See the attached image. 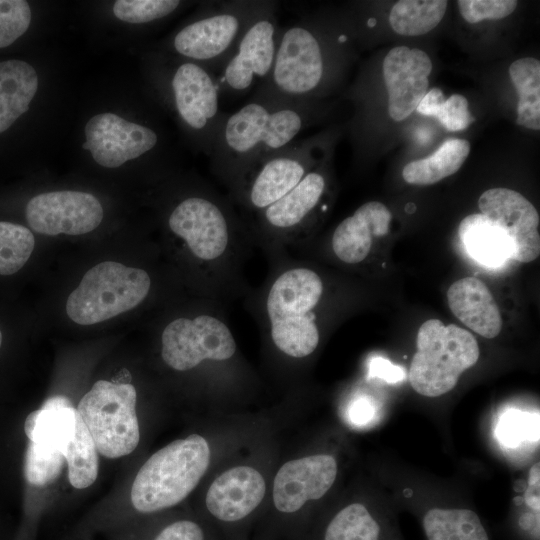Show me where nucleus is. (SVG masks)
Instances as JSON below:
<instances>
[{
	"instance_id": "f257e3e1",
	"label": "nucleus",
	"mask_w": 540,
	"mask_h": 540,
	"mask_svg": "<svg viewBox=\"0 0 540 540\" xmlns=\"http://www.w3.org/2000/svg\"><path fill=\"white\" fill-rule=\"evenodd\" d=\"M166 222L193 264L202 298L226 304L249 293L244 265L255 243L227 195L202 183L171 208Z\"/></svg>"
},
{
	"instance_id": "f03ea898",
	"label": "nucleus",
	"mask_w": 540,
	"mask_h": 540,
	"mask_svg": "<svg viewBox=\"0 0 540 540\" xmlns=\"http://www.w3.org/2000/svg\"><path fill=\"white\" fill-rule=\"evenodd\" d=\"M265 253L269 271L263 284L245 296L247 308L277 353L292 360L305 359L320 343L325 281L289 251Z\"/></svg>"
},
{
	"instance_id": "7ed1b4c3",
	"label": "nucleus",
	"mask_w": 540,
	"mask_h": 540,
	"mask_svg": "<svg viewBox=\"0 0 540 540\" xmlns=\"http://www.w3.org/2000/svg\"><path fill=\"white\" fill-rule=\"evenodd\" d=\"M313 100L252 94L219 126L210 156L212 173L230 194L269 155L292 142L313 122Z\"/></svg>"
},
{
	"instance_id": "20e7f679",
	"label": "nucleus",
	"mask_w": 540,
	"mask_h": 540,
	"mask_svg": "<svg viewBox=\"0 0 540 540\" xmlns=\"http://www.w3.org/2000/svg\"><path fill=\"white\" fill-rule=\"evenodd\" d=\"M211 459L199 434L177 439L159 449L139 469L131 488L133 507L153 513L182 502L198 485Z\"/></svg>"
},
{
	"instance_id": "39448f33",
	"label": "nucleus",
	"mask_w": 540,
	"mask_h": 540,
	"mask_svg": "<svg viewBox=\"0 0 540 540\" xmlns=\"http://www.w3.org/2000/svg\"><path fill=\"white\" fill-rule=\"evenodd\" d=\"M225 305L204 298L194 314L168 322L160 337L163 362L177 372L192 371L206 364L233 363L238 346L227 321Z\"/></svg>"
},
{
	"instance_id": "423d86ee",
	"label": "nucleus",
	"mask_w": 540,
	"mask_h": 540,
	"mask_svg": "<svg viewBox=\"0 0 540 540\" xmlns=\"http://www.w3.org/2000/svg\"><path fill=\"white\" fill-rule=\"evenodd\" d=\"M417 351L408 379L413 389L426 397L452 390L460 375L476 364L479 347L469 331L439 319L424 322L417 333Z\"/></svg>"
},
{
	"instance_id": "0eeeda50",
	"label": "nucleus",
	"mask_w": 540,
	"mask_h": 540,
	"mask_svg": "<svg viewBox=\"0 0 540 540\" xmlns=\"http://www.w3.org/2000/svg\"><path fill=\"white\" fill-rule=\"evenodd\" d=\"M268 0L212 1L202 15L181 28L172 48L214 75L234 52L241 36Z\"/></svg>"
},
{
	"instance_id": "6e6552de",
	"label": "nucleus",
	"mask_w": 540,
	"mask_h": 540,
	"mask_svg": "<svg viewBox=\"0 0 540 540\" xmlns=\"http://www.w3.org/2000/svg\"><path fill=\"white\" fill-rule=\"evenodd\" d=\"M151 286V276L144 269L101 262L85 273L69 295L66 312L80 325L100 323L140 305Z\"/></svg>"
},
{
	"instance_id": "1a4fd4ad",
	"label": "nucleus",
	"mask_w": 540,
	"mask_h": 540,
	"mask_svg": "<svg viewBox=\"0 0 540 540\" xmlns=\"http://www.w3.org/2000/svg\"><path fill=\"white\" fill-rule=\"evenodd\" d=\"M328 190L324 171L313 168L291 191L272 205L245 219L255 245L289 251L303 242L319 213Z\"/></svg>"
},
{
	"instance_id": "9d476101",
	"label": "nucleus",
	"mask_w": 540,
	"mask_h": 540,
	"mask_svg": "<svg viewBox=\"0 0 540 540\" xmlns=\"http://www.w3.org/2000/svg\"><path fill=\"white\" fill-rule=\"evenodd\" d=\"M136 400L132 384L99 380L78 403L76 410L104 457L120 458L138 446Z\"/></svg>"
},
{
	"instance_id": "9b49d317",
	"label": "nucleus",
	"mask_w": 540,
	"mask_h": 540,
	"mask_svg": "<svg viewBox=\"0 0 540 540\" xmlns=\"http://www.w3.org/2000/svg\"><path fill=\"white\" fill-rule=\"evenodd\" d=\"M320 141L296 140L255 166L227 197L243 219L272 205L291 191L315 166Z\"/></svg>"
},
{
	"instance_id": "f8f14e48",
	"label": "nucleus",
	"mask_w": 540,
	"mask_h": 540,
	"mask_svg": "<svg viewBox=\"0 0 540 540\" xmlns=\"http://www.w3.org/2000/svg\"><path fill=\"white\" fill-rule=\"evenodd\" d=\"M280 28L278 3L268 0L266 7L244 31L234 52L215 74L220 95L243 96L270 76Z\"/></svg>"
},
{
	"instance_id": "ddd939ff",
	"label": "nucleus",
	"mask_w": 540,
	"mask_h": 540,
	"mask_svg": "<svg viewBox=\"0 0 540 540\" xmlns=\"http://www.w3.org/2000/svg\"><path fill=\"white\" fill-rule=\"evenodd\" d=\"M169 87L178 118L210 157L225 116L215 75L200 64L184 60L172 70Z\"/></svg>"
},
{
	"instance_id": "4468645a",
	"label": "nucleus",
	"mask_w": 540,
	"mask_h": 540,
	"mask_svg": "<svg viewBox=\"0 0 540 540\" xmlns=\"http://www.w3.org/2000/svg\"><path fill=\"white\" fill-rule=\"evenodd\" d=\"M26 219L40 234L81 235L96 229L103 219L100 201L92 194L63 190L42 193L27 203Z\"/></svg>"
},
{
	"instance_id": "2eb2a0df",
	"label": "nucleus",
	"mask_w": 540,
	"mask_h": 540,
	"mask_svg": "<svg viewBox=\"0 0 540 540\" xmlns=\"http://www.w3.org/2000/svg\"><path fill=\"white\" fill-rule=\"evenodd\" d=\"M82 147L106 168H117L129 160L156 149L159 135L149 126L134 123L113 113H102L89 119Z\"/></svg>"
},
{
	"instance_id": "dca6fc26",
	"label": "nucleus",
	"mask_w": 540,
	"mask_h": 540,
	"mask_svg": "<svg viewBox=\"0 0 540 540\" xmlns=\"http://www.w3.org/2000/svg\"><path fill=\"white\" fill-rule=\"evenodd\" d=\"M478 205L481 214L508 233L512 259L527 263L539 256V214L522 194L508 188H492L482 193Z\"/></svg>"
},
{
	"instance_id": "f3484780",
	"label": "nucleus",
	"mask_w": 540,
	"mask_h": 540,
	"mask_svg": "<svg viewBox=\"0 0 540 540\" xmlns=\"http://www.w3.org/2000/svg\"><path fill=\"white\" fill-rule=\"evenodd\" d=\"M337 476V462L328 454H317L284 463L273 482V503L282 513H294L308 501L322 498Z\"/></svg>"
},
{
	"instance_id": "a211bd4d",
	"label": "nucleus",
	"mask_w": 540,
	"mask_h": 540,
	"mask_svg": "<svg viewBox=\"0 0 540 540\" xmlns=\"http://www.w3.org/2000/svg\"><path fill=\"white\" fill-rule=\"evenodd\" d=\"M432 71L429 56L420 49L397 46L383 60V77L388 91V112L395 121L416 110L428 91Z\"/></svg>"
},
{
	"instance_id": "6ab92c4d",
	"label": "nucleus",
	"mask_w": 540,
	"mask_h": 540,
	"mask_svg": "<svg viewBox=\"0 0 540 540\" xmlns=\"http://www.w3.org/2000/svg\"><path fill=\"white\" fill-rule=\"evenodd\" d=\"M266 493L263 475L254 467L238 465L217 476L209 486L205 503L212 516L236 522L251 514Z\"/></svg>"
},
{
	"instance_id": "aec40b11",
	"label": "nucleus",
	"mask_w": 540,
	"mask_h": 540,
	"mask_svg": "<svg viewBox=\"0 0 540 540\" xmlns=\"http://www.w3.org/2000/svg\"><path fill=\"white\" fill-rule=\"evenodd\" d=\"M391 213L378 201L362 204L343 219L331 236V249L344 264L356 265L364 261L372 248L373 239L389 232Z\"/></svg>"
},
{
	"instance_id": "412c9836",
	"label": "nucleus",
	"mask_w": 540,
	"mask_h": 540,
	"mask_svg": "<svg viewBox=\"0 0 540 540\" xmlns=\"http://www.w3.org/2000/svg\"><path fill=\"white\" fill-rule=\"evenodd\" d=\"M452 313L468 328L484 338L496 337L502 328V318L488 287L476 277L455 281L447 291Z\"/></svg>"
},
{
	"instance_id": "4be33fe9",
	"label": "nucleus",
	"mask_w": 540,
	"mask_h": 540,
	"mask_svg": "<svg viewBox=\"0 0 540 540\" xmlns=\"http://www.w3.org/2000/svg\"><path fill=\"white\" fill-rule=\"evenodd\" d=\"M458 233L468 254L486 267H499L512 259L513 247L508 233L481 213L466 216Z\"/></svg>"
},
{
	"instance_id": "5701e85b",
	"label": "nucleus",
	"mask_w": 540,
	"mask_h": 540,
	"mask_svg": "<svg viewBox=\"0 0 540 540\" xmlns=\"http://www.w3.org/2000/svg\"><path fill=\"white\" fill-rule=\"evenodd\" d=\"M37 89L38 76L29 63L0 61V133L29 109Z\"/></svg>"
},
{
	"instance_id": "b1692460",
	"label": "nucleus",
	"mask_w": 540,
	"mask_h": 540,
	"mask_svg": "<svg viewBox=\"0 0 540 540\" xmlns=\"http://www.w3.org/2000/svg\"><path fill=\"white\" fill-rule=\"evenodd\" d=\"M76 408H40L31 412L24 424L28 439L38 451L54 454L64 452L75 436Z\"/></svg>"
},
{
	"instance_id": "393cba45",
	"label": "nucleus",
	"mask_w": 540,
	"mask_h": 540,
	"mask_svg": "<svg viewBox=\"0 0 540 540\" xmlns=\"http://www.w3.org/2000/svg\"><path fill=\"white\" fill-rule=\"evenodd\" d=\"M470 152L464 139H448L430 156L408 163L402 171L403 179L413 185H431L456 173Z\"/></svg>"
},
{
	"instance_id": "a878e982",
	"label": "nucleus",
	"mask_w": 540,
	"mask_h": 540,
	"mask_svg": "<svg viewBox=\"0 0 540 540\" xmlns=\"http://www.w3.org/2000/svg\"><path fill=\"white\" fill-rule=\"evenodd\" d=\"M428 540H489L479 516L470 509L428 510L422 519Z\"/></svg>"
},
{
	"instance_id": "bb28decb",
	"label": "nucleus",
	"mask_w": 540,
	"mask_h": 540,
	"mask_svg": "<svg viewBox=\"0 0 540 540\" xmlns=\"http://www.w3.org/2000/svg\"><path fill=\"white\" fill-rule=\"evenodd\" d=\"M509 74L519 99L517 107L518 125L528 129H540V62L527 57L514 61Z\"/></svg>"
},
{
	"instance_id": "cd10ccee",
	"label": "nucleus",
	"mask_w": 540,
	"mask_h": 540,
	"mask_svg": "<svg viewBox=\"0 0 540 540\" xmlns=\"http://www.w3.org/2000/svg\"><path fill=\"white\" fill-rule=\"evenodd\" d=\"M448 2L445 0H402L391 9V28L404 36L428 33L442 20Z\"/></svg>"
},
{
	"instance_id": "c85d7f7f",
	"label": "nucleus",
	"mask_w": 540,
	"mask_h": 540,
	"mask_svg": "<svg viewBox=\"0 0 540 540\" xmlns=\"http://www.w3.org/2000/svg\"><path fill=\"white\" fill-rule=\"evenodd\" d=\"M63 456L68 464V479L73 487L84 489L95 482L98 475L97 449L78 412L75 436Z\"/></svg>"
},
{
	"instance_id": "c756f323",
	"label": "nucleus",
	"mask_w": 540,
	"mask_h": 540,
	"mask_svg": "<svg viewBox=\"0 0 540 540\" xmlns=\"http://www.w3.org/2000/svg\"><path fill=\"white\" fill-rule=\"evenodd\" d=\"M382 529L368 509L352 503L341 509L328 523L324 540H381Z\"/></svg>"
},
{
	"instance_id": "7c9ffc66",
	"label": "nucleus",
	"mask_w": 540,
	"mask_h": 540,
	"mask_svg": "<svg viewBox=\"0 0 540 540\" xmlns=\"http://www.w3.org/2000/svg\"><path fill=\"white\" fill-rule=\"evenodd\" d=\"M34 246V235L28 228L0 221V275L19 271L28 261Z\"/></svg>"
},
{
	"instance_id": "2f4dec72",
	"label": "nucleus",
	"mask_w": 540,
	"mask_h": 540,
	"mask_svg": "<svg viewBox=\"0 0 540 540\" xmlns=\"http://www.w3.org/2000/svg\"><path fill=\"white\" fill-rule=\"evenodd\" d=\"M180 4L178 0H118L113 13L121 21L144 24L169 16Z\"/></svg>"
},
{
	"instance_id": "473e14b6",
	"label": "nucleus",
	"mask_w": 540,
	"mask_h": 540,
	"mask_svg": "<svg viewBox=\"0 0 540 540\" xmlns=\"http://www.w3.org/2000/svg\"><path fill=\"white\" fill-rule=\"evenodd\" d=\"M31 9L24 0H0V48L14 43L29 28Z\"/></svg>"
},
{
	"instance_id": "72a5a7b5",
	"label": "nucleus",
	"mask_w": 540,
	"mask_h": 540,
	"mask_svg": "<svg viewBox=\"0 0 540 540\" xmlns=\"http://www.w3.org/2000/svg\"><path fill=\"white\" fill-rule=\"evenodd\" d=\"M538 416L511 410L501 418L497 428L499 441L507 446H517L523 441H538Z\"/></svg>"
},
{
	"instance_id": "f704fd0d",
	"label": "nucleus",
	"mask_w": 540,
	"mask_h": 540,
	"mask_svg": "<svg viewBox=\"0 0 540 540\" xmlns=\"http://www.w3.org/2000/svg\"><path fill=\"white\" fill-rule=\"evenodd\" d=\"M64 460L65 458L61 453H43L29 443L24 464L26 480L36 486H45L52 483L60 474Z\"/></svg>"
},
{
	"instance_id": "c9c22d12",
	"label": "nucleus",
	"mask_w": 540,
	"mask_h": 540,
	"mask_svg": "<svg viewBox=\"0 0 540 540\" xmlns=\"http://www.w3.org/2000/svg\"><path fill=\"white\" fill-rule=\"evenodd\" d=\"M515 0H459L460 14L469 23L485 19H501L510 15L517 7Z\"/></svg>"
},
{
	"instance_id": "e433bc0d",
	"label": "nucleus",
	"mask_w": 540,
	"mask_h": 540,
	"mask_svg": "<svg viewBox=\"0 0 540 540\" xmlns=\"http://www.w3.org/2000/svg\"><path fill=\"white\" fill-rule=\"evenodd\" d=\"M436 118L449 131L464 130L473 121L468 101L460 94H453L445 99Z\"/></svg>"
},
{
	"instance_id": "4c0bfd02",
	"label": "nucleus",
	"mask_w": 540,
	"mask_h": 540,
	"mask_svg": "<svg viewBox=\"0 0 540 540\" xmlns=\"http://www.w3.org/2000/svg\"><path fill=\"white\" fill-rule=\"evenodd\" d=\"M154 540H205V536L197 523L179 520L166 526Z\"/></svg>"
},
{
	"instance_id": "58836bf2",
	"label": "nucleus",
	"mask_w": 540,
	"mask_h": 540,
	"mask_svg": "<svg viewBox=\"0 0 540 540\" xmlns=\"http://www.w3.org/2000/svg\"><path fill=\"white\" fill-rule=\"evenodd\" d=\"M402 367L397 366L386 358L374 357L369 362L368 378H380L388 383H397L405 378Z\"/></svg>"
},
{
	"instance_id": "ea45409f",
	"label": "nucleus",
	"mask_w": 540,
	"mask_h": 540,
	"mask_svg": "<svg viewBox=\"0 0 540 540\" xmlns=\"http://www.w3.org/2000/svg\"><path fill=\"white\" fill-rule=\"evenodd\" d=\"M540 465L534 464L528 475V486L524 493V502L533 511L540 510Z\"/></svg>"
},
{
	"instance_id": "a19ab883",
	"label": "nucleus",
	"mask_w": 540,
	"mask_h": 540,
	"mask_svg": "<svg viewBox=\"0 0 540 540\" xmlns=\"http://www.w3.org/2000/svg\"><path fill=\"white\" fill-rule=\"evenodd\" d=\"M376 414V406L371 399L366 397L355 400L349 411L351 421L356 425H365L370 422Z\"/></svg>"
},
{
	"instance_id": "79ce46f5",
	"label": "nucleus",
	"mask_w": 540,
	"mask_h": 540,
	"mask_svg": "<svg viewBox=\"0 0 540 540\" xmlns=\"http://www.w3.org/2000/svg\"><path fill=\"white\" fill-rule=\"evenodd\" d=\"M444 102L443 92L439 88H432L424 95L416 110L422 115L437 117Z\"/></svg>"
},
{
	"instance_id": "37998d69",
	"label": "nucleus",
	"mask_w": 540,
	"mask_h": 540,
	"mask_svg": "<svg viewBox=\"0 0 540 540\" xmlns=\"http://www.w3.org/2000/svg\"><path fill=\"white\" fill-rule=\"evenodd\" d=\"M72 406L73 405L71 401L69 400V398L62 395H57V396L48 398L44 402L41 408H58V407H72Z\"/></svg>"
},
{
	"instance_id": "c03bdc74",
	"label": "nucleus",
	"mask_w": 540,
	"mask_h": 540,
	"mask_svg": "<svg viewBox=\"0 0 540 540\" xmlns=\"http://www.w3.org/2000/svg\"><path fill=\"white\" fill-rule=\"evenodd\" d=\"M513 502L515 503V505L519 506L524 503V498L523 496H516L514 497Z\"/></svg>"
},
{
	"instance_id": "a18cd8bd",
	"label": "nucleus",
	"mask_w": 540,
	"mask_h": 540,
	"mask_svg": "<svg viewBox=\"0 0 540 540\" xmlns=\"http://www.w3.org/2000/svg\"><path fill=\"white\" fill-rule=\"evenodd\" d=\"M376 25V19L371 17L367 21V26L370 28H373Z\"/></svg>"
},
{
	"instance_id": "49530a36",
	"label": "nucleus",
	"mask_w": 540,
	"mask_h": 540,
	"mask_svg": "<svg viewBox=\"0 0 540 540\" xmlns=\"http://www.w3.org/2000/svg\"><path fill=\"white\" fill-rule=\"evenodd\" d=\"M1 343H2V333H1V330H0V346H1Z\"/></svg>"
}]
</instances>
